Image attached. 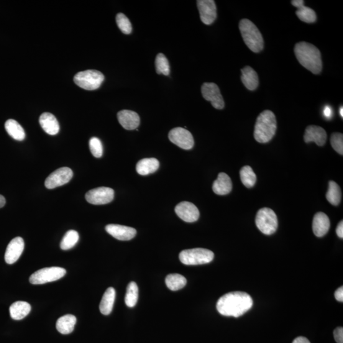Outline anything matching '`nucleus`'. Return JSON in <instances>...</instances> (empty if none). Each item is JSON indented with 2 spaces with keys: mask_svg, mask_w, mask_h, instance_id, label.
<instances>
[{
  "mask_svg": "<svg viewBox=\"0 0 343 343\" xmlns=\"http://www.w3.org/2000/svg\"><path fill=\"white\" fill-rule=\"evenodd\" d=\"M252 306L253 300L249 294L244 292H232L220 298L216 307L222 316L238 318L249 311Z\"/></svg>",
  "mask_w": 343,
  "mask_h": 343,
  "instance_id": "obj_1",
  "label": "nucleus"
},
{
  "mask_svg": "<svg viewBox=\"0 0 343 343\" xmlns=\"http://www.w3.org/2000/svg\"><path fill=\"white\" fill-rule=\"evenodd\" d=\"M294 53L299 63L306 70L316 75L321 72V53L316 46L307 42H299L294 47Z\"/></svg>",
  "mask_w": 343,
  "mask_h": 343,
  "instance_id": "obj_2",
  "label": "nucleus"
},
{
  "mask_svg": "<svg viewBox=\"0 0 343 343\" xmlns=\"http://www.w3.org/2000/svg\"><path fill=\"white\" fill-rule=\"evenodd\" d=\"M276 130L275 114L270 110H265L258 117L254 127V137L258 142H268L275 135Z\"/></svg>",
  "mask_w": 343,
  "mask_h": 343,
  "instance_id": "obj_3",
  "label": "nucleus"
},
{
  "mask_svg": "<svg viewBox=\"0 0 343 343\" xmlns=\"http://www.w3.org/2000/svg\"><path fill=\"white\" fill-rule=\"evenodd\" d=\"M239 29L243 40L250 50L255 53H259L263 50V36L254 23L249 19H242L239 23Z\"/></svg>",
  "mask_w": 343,
  "mask_h": 343,
  "instance_id": "obj_4",
  "label": "nucleus"
},
{
  "mask_svg": "<svg viewBox=\"0 0 343 343\" xmlns=\"http://www.w3.org/2000/svg\"><path fill=\"white\" fill-rule=\"evenodd\" d=\"M214 258L213 252L203 248L184 250L179 254V260L186 265H204L211 263Z\"/></svg>",
  "mask_w": 343,
  "mask_h": 343,
  "instance_id": "obj_5",
  "label": "nucleus"
},
{
  "mask_svg": "<svg viewBox=\"0 0 343 343\" xmlns=\"http://www.w3.org/2000/svg\"><path fill=\"white\" fill-rule=\"evenodd\" d=\"M104 80L103 74L94 70L81 71L74 77V81L76 85L87 91H94L99 89Z\"/></svg>",
  "mask_w": 343,
  "mask_h": 343,
  "instance_id": "obj_6",
  "label": "nucleus"
},
{
  "mask_svg": "<svg viewBox=\"0 0 343 343\" xmlns=\"http://www.w3.org/2000/svg\"><path fill=\"white\" fill-rule=\"evenodd\" d=\"M255 224L263 234L270 235L278 228V219L275 212L270 208H263L258 212Z\"/></svg>",
  "mask_w": 343,
  "mask_h": 343,
  "instance_id": "obj_7",
  "label": "nucleus"
},
{
  "mask_svg": "<svg viewBox=\"0 0 343 343\" xmlns=\"http://www.w3.org/2000/svg\"><path fill=\"white\" fill-rule=\"evenodd\" d=\"M65 269L50 267L40 269L31 275L30 281L33 285H41L57 281L66 275Z\"/></svg>",
  "mask_w": 343,
  "mask_h": 343,
  "instance_id": "obj_8",
  "label": "nucleus"
},
{
  "mask_svg": "<svg viewBox=\"0 0 343 343\" xmlns=\"http://www.w3.org/2000/svg\"><path fill=\"white\" fill-rule=\"evenodd\" d=\"M168 138L172 142L182 149L189 150L193 147L194 142L193 135L188 130L183 128L178 127L172 129L168 134Z\"/></svg>",
  "mask_w": 343,
  "mask_h": 343,
  "instance_id": "obj_9",
  "label": "nucleus"
},
{
  "mask_svg": "<svg viewBox=\"0 0 343 343\" xmlns=\"http://www.w3.org/2000/svg\"><path fill=\"white\" fill-rule=\"evenodd\" d=\"M115 191L113 189L107 187L91 189L85 194V198L89 204L93 205H104L113 201Z\"/></svg>",
  "mask_w": 343,
  "mask_h": 343,
  "instance_id": "obj_10",
  "label": "nucleus"
},
{
  "mask_svg": "<svg viewBox=\"0 0 343 343\" xmlns=\"http://www.w3.org/2000/svg\"><path fill=\"white\" fill-rule=\"evenodd\" d=\"M202 94L204 98L211 102L212 106L217 109L224 107V101L219 87L214 83H204L202 86Z\"/></svg>",
  "mask_w": 343,
  "mask_h": 343,
  "instance_id": "obj_11",
  "label": "nucleus"
},
{
  "mask_svg": "<svg viewBox=\"0 0 343 343\" xmlns=\"http://www.w3.org/2000/svg\"><path fill=\"white\" fill-rule=\"evenodd\" d=\"M73 176V173L70 168H60L48 177L45 180V185L48 189L55 188L69 183Z\"/></svg>",
  "mask_w": 343,
  "mask_h": 343,
  "instance_id": "obj_12",
  "label": "nucleus"
},
{
  "mask_svg": "<svg viewBox=\"0 0 343 343\" xmlns=\"http://www.w3.org/2000/svg\"><path fill=\"white\" fill-rule=\"evenodd\" d=\"M197 7L202 22L206 25H211L217 18V7L213 0H198Z\"/></svg>",
  "mask_w": 343,
  "mask_h": 343,
  "instance_id": "obj_13",
  "label": "nucleus"
},
{
  "mask_svg": "<svg viewBox=\"0 0 343 343\" xmlns=\"http://www.w3.org/2000/svg\"><path fill=\"white\" fill-rule=\"evenodd\" d=\"M175 212L179 218L187 222H194L199 219L198 209L191 202H181L176 207Z\"/></svg>",
  "mask_w": 343,
  "mask_h": 343,
  "instance_id": "obj_14",
  "label": "nucleus"
},
{
  "mask_svg": "<svg viewBox=\"0 0 343 343\" xmlns=\"http://www.w3.org/2000/svg\"><path fill=\"white\" fill-rule=\"evenodd\" d=\"M24 249V240L21 237H16L9 243L5 254V262L12 265L19 260Z\"/></svg>",
  "mask_w": 343,
  "mask_h": 343,
  "instance_id": "obj_15",
  "label": "nucleus"
},
{
  "mask_svg": "<svg viewBox=\"0 0 343 343\" xmlns=\"http://www.w3.org/2000/svg\"><path fill=\"white\" fill-rule=\"evenodd\" d=\"M105 229L115 239L122 240V241L132 240L137 234L136 230L133 227L119 224H108L105 227Z\"/></svg>",
  "mask_w": 343,
  "mask_h": 343,
  "instance_id": "obj_16",
  "label": "nucleus"
},
{
  "mask_svg": "<svg viewBox=\"0 0 343 343\" xmlns=\"http://www.w3.org/2000/svg\"><path fill=\"white\" fill-rule=\"evenodd\" d=\"M304 139L306 143L314 142L319 147H322L326 144L327 133L323 128L317 125H309L304 133Z\"/></svg>",
  "mask_w": 343,
  "mask_h": 343,
  "instance_id": "obj_17",
  "label": "nucleus"
},
{
  "mask_svg": "<svg viewBox=\"0 0 343 343\" xmlns=\"http://www.w3.org/2000/svg\"><path fill=\"white\" fill-rule=\"evenodd\" d=\"M117 117L120 125L126 130L136 129L140 124L139 115L130 110H122L119 112Z\"/></svg>",
  "mask_w": 343,
  "mask_h": 343,
  "instance_id": "obj_18",
  "label": "nucleus"
},
{
  "mask_svg": "<svg viewBox=\"0 0 343 343\" xmlns=\"http://www.w3.org/2000/svg\"><path fill=\"white\" fill-rule=\"evenodd\" d=\"M331 226L329 217L323 212H318L313 217V231L317 237H322L328 233Z\"/></svg>",
  "mask_w": 343,
  "mask_h": 343,
  "instance_id": "obj_19",
  "label": "nucleus"
},
{
  "mask_svg": "<svg viewBox=\"0 0 343 343\" xmlns=\"http://www.w3.org/2000/svg\"><path fill=\"white\" fill-rule=\"evenodd\" d=\"M41 127L47 134L51 135L58 134L60 132V124L54 115L50 112H44L40 117Z\"/></svg>",
  "mask_w": 343,
  "mask_h": 343,
  "instance_id": "obj_20",
  "label": "nucleus"
},
{
  "mask_svg": "<svg viewBox=\"0 0 343 343\" xmlns=\"http://www.w3.org/2000/svg\"><path fill=\"white\" fill-rule=\"evenodd\" d=\"M303 0H293L291 2L294 7L298 9L296 11L297 16L302 21L306 23H313L317 20V15L313 9L304 6Z\"/></svg>",
  "mask_w": 343,
  "mask_h": 343,
  "instance_id": "obj_21",
  "label": "nucleus"
},
{
  "mask_svg": "<svg viewBox=\"0 0 343 343\" xmlns=\"http://www.w3.org/2000/svg\"><path fill=\"white\" fill-rule=\"evenodd\" d=\"M233 184L231 178L226 174H219L216 181L214 182L212 189L218 195H226L232 191Z\"/></svg>",
  "mask_w": 343,
  "mask_h": 343,
  "instance_id": "obj_22",
  "label": "nucleus"
},
{
  "mask_svg": "<svg viewBox=\"0 0 343 343\" xmlns=\"http://www.w3.org/2000/svg\"><path fill=\"white\" fill-rule=\"evenodd\" d=\"M242 83L249 91H254L259 85V78L256 71L250 66H246L241 70Z\"/></svg>",
  "mask_w": 343,
  "mask_h": 343,
  "instance_id": "obj_23",
  "label": "nucleus"
},
{
  "mask_svg": "<svg viewBox=\"0 0 343 343\" xmlns=\"http://www.w3.org/2000/svg\"><path fill=\"white\" fill-rule=\"evenodd\" d=\"M159 166L160 163L156 158H145L137 163L136 171L140 175L147 176L155 173L159 168Z\"/></svg>",
  "mask_w": 343,
  "mask_h": 343,
  "instance_id": "obj_24",
  "label": "nucleus"
},
{
  "mask_svg": "<svg viewBox=\"0 0 343 343\" xmlns=\"http://www.w3.org/2000/svg\"><path fill=\"white\" fill-rule=\"evenodd\" d=\"M115 297H116V292L114 288H109L105 292L99 305L100 311L102 314L108 316L111 313L112 308H113Z\"/></svg>",
  "mask_w": 343,
  "mask_h": 343,
  "instance_id": "obj_25",
  "label": "nucleus"
},
{
  "mask_svg": "<svg viewBox=\"0 0 343 343\" xmlns=\"http://www.w3.org/2000/svg\"><path fill=\"white\" fill-rule=\"evenodd\" d=\"M32 307L25 301H17L10 307V314L12 319L20 321L24 319L30 313Z\"/></svg>",
  "mask_w": 343,
  "mask_h": 343,
  "instance_id": "obj_26",
  "label": "nucleus"
},
{
  "mask_svg": "<svg viewBox=\"0 0 343 343\" xmlns=\"http://www.w3.org/2000/svg\"><path fill=\"white\" fill-rule=\"evenodd\" d=\"M76 323V318L73 315H66L59 319L56 328L62 334H69L73 331Z\"/></svg>",
  "mask_w": 343,
  "mask_h": 343,
  "instance_id": "obj_27",
  "label": "nucleus"
},
{
  "mask_svg": "<svg viewBox=\"0 0 343 343\" xmlns=\"http://www.w3.org/2000/svg\"><path fill=\"white\" fill-rule=\"evenodd\" d=\"M5 129L8 134L15 140L21 141L25 139V134L24 129L19 123L14 120H8L5 124Z\"/></svg>",
  "mask_w": 343,
  "mask_h": 343,
  "instance_id": "obj_28",
  "label": "nucleus"
},
{
  "mask_svg": "<svg viewBox=\"0 0 343 343\" xmlns=\"http://www.w3.org/2000/svg\"><path fill=\"white\" fill-rule=\"evenodd\" d=\"M186 278L178 273L170 274L165 279L166 285L173 291L183 289L186 285Z\"/></svg>",
  "mask_w": 343,
  "mask_h": 343,
  "instance_id": "obj_29",
  "label": "nucleus"
},
{
  "mask_svg": "<svg viewBox=\"0 0 343 343\" xmlns=\"http://www.w3.org/2000/svg\"><path fill=\"white\" fill-rule=\"evenodd\" d=\"M326 198L332 206H337L341 201V191L338 184L333 181L329 183V189L327 192Z\"/></svg>",
  "mask_w": 343,
  "mask_h": 343,
  "instance_id": "obj_30",
  "label": "nucleus"
},
{
  "mask_svg": "<svg viewBox=\"0 0 343 343\" xmlns=\"http://www.w3.org/2000/svg\"><path fill=\"white\" fill-rule=\"evenodd\" d=\"M139 297V289L136 283L131 281L127 286L125 302L128 307L133 308L137 303Z\"/></svg>",
  "mask_w": 343,
  "mask_h": 343,
  "instance_id": "obj_31",
  "label": "nucleus"
},
{
  "mask_svg": "<svg viewBox=\"0 0 343 343\" xmlns=\"http://www.w3.org/2000/svg\"><path fill=\"white\" fill-rule=\"evenodd\" d=\"M242 183L248 188H252L256 183V175L250 166H244L240 172Z\"/></svg>",
  "mask_w": 343,
  "mask_h": 343,
  "instance_id": "obj_32",
  "label": "nucleus"
},
{
  "mask_svg": "<svg viewBox=\"0 0 343 343\" xmlns=\"http://www.w3.org/2000/svg\"><path fill=\"white\" fill-rule=\"evenodd\" d=\"M79 240L78 233L75 230H70L64 236L61 242V249L67 250L75 246Z\"/></svg>",
  "mask_w": 343,
  "mask_h": 343,
  "instance_id": "obj_33",
  "label": "nucleus"
},
{
  "mask_svg": "<svg viewBox=\"0 0 343 343\" xmlns=\"http://www.w3.org/2000/svg\"><path fill=\"white\" fill-rule=\"evenodd\" d=\"M156 71L158 74L168 76L170 74V65L167 58L163 53L158 54L155 60Z\"/></svg>",
  "mask_w": 343,
  "mask_h": 343,
  "instance_id": "obj_34",
  "label": "nucleus"
},
{
  "mask_svg": "<svg viewBox=\"0 0 343 343\" xmlns=\"http://www.w3.org/2000/svg\"><path fill=\"white\" fill-rule=\"evenodd\" d=\"M116 21L118 26L123 33L125 35H129L132 33L131 22H130L126 15L122 14V13H119L117 15Z\"/></svg>",
  "mask_w": 343,
  "mask_h": 343,
  "instance_id": "obj_35",
  "label": "nucleus"
},
{
  "mask_svg": "<svg viewBox=\"0 0 343 343\" xmlns=\"http://www.w3.org/2000/svg\"><path fill=\"white\" fill-rule=\"evenodd\" d=\"M89 148L92 154L96 158H101L103 153V147L101 140L97 137H92L89 140Z\"/></svg>",
  "mask_w": 343,
  "mask_h": 343,
  "instance_id": "obj_36",
  "label": "nucleus"
},
{
  "mask_svg": "<svg viewBox=\"0 0 343 343\" xmlns=\"http://www.w3.org/2000/svg\"><path fill=\"white\" fill-rule=\"evenodd\" d=\"M331 143L333 149L339 154L343 155V135L341 133H334L331 138Z\"/></svg>",
  "mask_w": 343,
  "mask_h": 343,
  "instance_id": "obj_37",
  "label": "nucleus"
},
{
  "mask_svg": "<svg viewBox=\"0 0 343 343\" xmlns=\"http://www.w3.org/2000/svg\"><path fill=\"white\" fill-rule=\"evenodd\" d=\"M335 341L337 343H343V328L342 327H337L334 331Z\"/></svg>",
  "mask_w": 343,
  "mask_h": 343,
  "instance_id": "obj_38",
  "label": "nucleus"
},
{
  "mask_svg": "<svg viewBox=\"0 0 343 343\" xmlns=\"http://www.w3.org/2000/svg\"><path fill=\"white\" fill-rule=\"evenodd\" d=\"M335 298H336L337 301L339 302H343V288L342 286L341 288H339L335 292L334 294Z\"/></svg>",
  "mask_w": 343,
  "mask_h": 343,
  "instance_id": "obj_39",
  "label": "nucleus"
},
{
  "mask_svg": "<svg viewBox=\"0 0 343 343\" xmlns=\"http://www.w3.org/2000/svg\"><path fill=\"white\" fill-rule=\"evenodd\" d=\"M336 234L337 236H338L340 239H342L343 238V222L341 221L339 222L338 225H337L336 228Z\"/></svg>",
  "mask_w": 343,
  "mask_h": 343,
  "instance_id": "obj_40",
  "label": "nucleus"
},
{
  "mask_svg": "<svg viewBox=\"0 0 343 343\" xmlns=\"http://www.w3.org/2000/svg\"><path fill=\"white\" fill-rule=\"evenodd\" d=\"M324 116L326 117V119H331L332 115V109L331 107L327 106L325 107L324 110Z\"/></svg>",
  "mask_w": 343,
  "mask_h": 343,
  "instance_id": "obj_41",
  "label": "nucleus"
},
{
  "mask_svg": "<svg viewBox=\"0 0 343 343\" xmlns=\"http://www.w3.org/2000/svg\"><path fill=\"white\" fill-rule=\"evenodd\" d=\"M293 343H310V342L306 337L300 336L294 339Z\"/></svg>",
  "mask_w": 343,
  "mask_h": 343,
  "instance_id": "obj_42",
  "label": "nucleus"
},
{
  "mask_svg": "<svg viewBox=\"0 0 343 343\" xmlns=\"http://www.w3.org/2000/svg\"><path fill=\"white\" fill-rule=\"evenodd\" d=\"M5 204H6V199H5L4 196L0 194V208L4 207Z\"/></svg>",
  "mask_w": 343,
  "mask_h": 343,
  "instance_id": "obj_43",
  "label": "nucleus"
},
{
  "mask_svg": "<svg viewBox=\"0 0 343 343\" xmlns=\"http://www.w3.org/2000/svg\"><path fill=\"white\" fill-rule=\"evenodd\" d=\"M339 112H340V115H341V117L342 118V117H343V108H342V106H341V108H340Z\"/></svg>",
  "mask_w": 343,
  "mask_h": 343,
  "instance_id": "obj_44",
  "label": "nucleus"
}]
</instances>
